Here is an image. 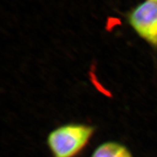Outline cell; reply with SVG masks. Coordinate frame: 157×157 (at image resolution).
<instances>
[{
  "instance_id": "obj_1",
  "label": "cell",
  "mask_w": 157,
  "mask_h": 157,
  "mask_svg": "<svg viewBox=\"0 0 157 157\" xmlns=\"http://www.w3.org/2000/svg\"><path fill=\"white\" fill-rule=\"evenodd\" d=\"M96 131L94 126L67 123L49 132L47 144L52 157H76L87 146Z\"/></svg>"
},
{
  "instance_id": "obj_2",
  "label": "cell",
  "mask_w": 157,
  "mask_h": 157,
  "mask_svg": "<svg viewBox=\"0 0 157 157\" xmlns=\"http://www.w3.org/2000/svg\"><path fill=\"white\" fill-rule=\"evenodd\" d=\"M127 21L137 36L157 49V3L145 0L137 5L128 13Z\"/></svg>"
},
{
  "instance_id": "obj_3",
  "label": "cell",
  "mask_w": 157,
  "mask_h": 157,
  "mask_svg": "<svg viewBox=\"0 0 157 157\" xmlns=\"http://www.w3.org/2000/svg\"><path fill=\"white\" fill-rule=\"evenodd\" d=\"M90 157H133L128 147L120 142L105 141L97 146Z\"/></svg>"
},
{
  "instance_id": "obj_4",
  "label": "cell",
  "mask_w": 157,
  "mask_h": 157,
  "mask_svg": "<svg viewBox=\"0 0 157 157\" xmlns=\"http://www.w3.org/2000/svg\"><path fill=\"white\" fill-rule=\"evenodd\" d=\"M147 1H149V2H152L157 3V0H147Z\"/></svg>"
}]
</instances>
